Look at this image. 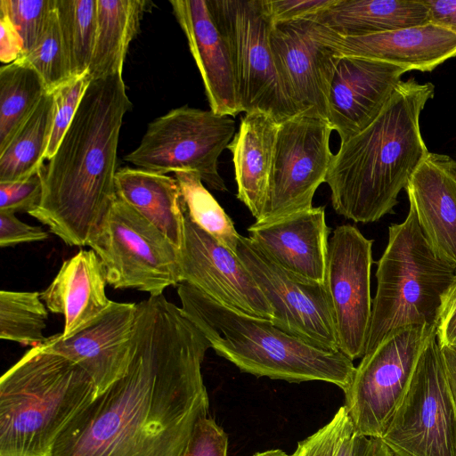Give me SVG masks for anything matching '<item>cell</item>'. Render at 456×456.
Returning <instances> with one entry per match:
<instances>
[{
    "mask_svg": "<svg viewBox=\"0 0 456 456\" xmlns=\"http://www.w3.org/2000/svg\"><path fill=\"white\" fill-rule=\"evenodd\" d=\"M353 428L354 425L343 405L326 425L300 441L290 456H337L344 437Z\"/></svg>",
    "mask_w": 456,
    "mask_h": 456,
    "instance_id": "obj_36",
    "label": "cell"
},
{
    "mask_svg": "<svg viewBox=\"0 0 456 456\" xmlns=\"http://www.w3.org/2000/svg\"><path fill=\"white\" fill-rule=\"evenodd\" d=\"M182 200L191 219L222 245L237 254L240 234L226 212L203 185L200 176L191 171L174 174Z\"/></svg>",
    "mask_w": 456,
    "mask_h": 456,
    "instance_id": "obj_31",
    "label": "cell"
},
{
    "mask_svg": "<svg viewBox=\"0 0 456 456\" xmlns=\"http://www.w3.org/2000/svg\"><path fill=\"white\" fill-rule=\"evenodd\" d=\"M234 134L232 117L184 105L149 123L140 144L124 159L164 175L195 172L210 189L224 191L218 159Z\"/></svg>",
    "mask_w": 456,
    "mask_h": 456,
    "instance_id": "obj_9",
    "label": "cell"
},
{
    "mask_svg": "<svg viewBox=\"0 0 456 456\" xmlns=\"http://www.w3.org/2000/svg\"><path fill=\"white\" fill-rule=\"evenodd\" d=\"M337 456H392V454L381 438L361 435L354 428L344 437Z\"/></svg>",
    "mask_w": 456,
    "mask_h": 456,
    "instance_id": "obj_42",
    "label": "cell"
},
{
    "mask_svg": "<svg viewBox=\"0 0 456 456\" xmlns=\"http://www.w3.org/2000/svg\"><path fill=\"white\" fill-rule=\"evenodd\" d=\"M117 197L159 229L180 250L183 237L182 194L175 177L142 168L116 172Z\"/></svg>",
    "mask_w": 456,
    "mask_h": 456,
    "instance_id": "obj_26",
    "label": "cell"
},
{
    "mask_svg": "<svg viewBox=\"0 0 456 456\" xmlns=\"http://www.w3.org/2000/svg\"><path fill=\"white\" fill-rule=\"evenodd\" d=\"M131 107L122 74L92 80L41 170L42 198L28 214L69 246L87 245L117 198L119 133Z\"/></svg>",
    "mask_w": 456,
    "mask_h": 456,
    "instance_id": "obj_2",
    "label": "cell"
},
{
    "mask_svg": "<svg viewBox=\"0 0 456 456\" xmlns=\"http://www.w3.org/2000/svg\"><path fill=\"white\" fill-rule=\"evenodd\" d=\"M405 190L431 249L456 269V161L429 152Z\"/></svg>",
    "mask_w": 456,
    "mask_h": 456,
    "instance_id": "obj_22",
    "label": "cell"
},
{
    "mask_svg": "<svg viewBox=\"0 0 456 456\" xmlns=\"http://www.w3.org/2000/svg\"><path fill=\"white\" fill-rule=\"evenodd\" d=\"M48 309L39 292L1 290L0 338L32 347L42 345Z\"/></svg>",
    "mask_w": 456,
    "mask_h": 456,
    "instance_id": "obj_30",
    "label": "cell"
},
{
    "mask_svg": "<svg viewBox=\"0 0 456 456\" xmlns=\"http://www.w3.org/2000/svg\"><path fill=\"white\" fill-rule=\"evenodd\" d=\"M436 326H411L363 355L345 394L354 430L381 438L411 381L419 356Z\"/></svg>",
    "mask_w": 456,
    "mask_h": 456,
    "instance_id": "obj_11",
    "label": "cell"
},
{
    "mask_svg": "<svg viewBox=\"0 0 456 456\" xmlns=\"http://www.w3.org/2000/svg\"><path fill=\"white\" fill-rule=\"evenodd\" d=\"M0 61L9 64L24 53V42L9 17L0 12Z\"/></svg>",
    "mask_w": 456,
    "mask_h": 456,
    "instance_id": "obj_43",
    "label": "cell"
},
{
    "mask_svg": "<svg viewBox=\"0 0 456 456\" xmlns=\"http://www.w3.org/2000/svg\"><path fill=\"white\" fill-rule=\"evenodd\" d=\"M91 81L87 71L82 75L72 76L52 91L53 123L45 159H50L57 151Z\"/></svg>",
    "mask_w": 456,
    "mask_h": 456,
    "instance_id": "obj_34",
    "label": "cell"
},
{
    "mask_svg": "<svg viewBox=\"0 0 456 456\" xmlns=\"http://www.w3.org/2000/svg\"><path fill=\"white\" fill-rule=\"evenodd\" d=\"M381 439L392 456H456V411L436 332Z\"/></svg>",
    "mask_w": 456,
    "mask_h": 456,
    "instance_id": "obj_10",
    "label": "cell"
},
{
    "mask_svg": "<svg viewBox=\"0 0 456 456\" xmlns=\"http://www.w3.org/2000/svg\"><path fill=\"white\" fill-rule=\"evenodd\" d=\"M53 123V95L47 92L0 152V183L28 178L42 170Z\"/></svg>",
    "mask_w": 456,
    "mask_h": 456,
    "instance_id": "obj_28",
    "label": "cell"
},
{
    "mask_svg": "<svg viewBox=\"0 0 456 456\" xmlns=\"http://www.w3.org/2000/svg\"><path fill=\"white\" fill-rule=\"evenodd\" d=\"M182 310L211 348L241 372L291 383L323 381L343 391L355 366L341 352L311 346L276 327L271 320L227 307L186 282L178 284Z\"/></svg>",
    "mask_w": 456,
    "mask_h": 456,
    "instance_id": "obj_4",
    "label": "cell"
},
{
    "mask_svg": "<svg viewBox=\"0 0 456 456\" xmlns=\"http://www.w3.org/2000/svg\"><path fill=\"white\" fill-rule=\"evenodd\" d=\"M42 192L41 171L23 180L0 183V213H29L40 203Z\"/></svg>",
    "mask_w": 456,
    "mask_h": 456,
    "instance_id": "obj_37",
    "label": "cell"
},
{
    "mask_svg": "<svg viewBox=\"0 0 456 456\" xmlns=\"http://www.w3.org/2000/svg\"><path fill=\"white\" fill-rule=\"evenodd\" d=\"M455 274L453 266L435 255L410 208L403 222L389 226L378 262L364 355L401 330L436 326L443 295Z\"/></svg>",
    "mask_w": 456,
    "mask_h": 456,
    "instance_id": "obj_6",
    "label": "cell"
},
{
    "mask_svg": "<svg viewBox=\"0 0 456 456\" xmlns=\"http://www.w3.org/2000/svg\"><path fill=\"white\" fill-rule=\"evenodd\" d=\"M72 76L88 71L97 28V0H56Z\"/></svg>",
    "mask_w": 456,
    "mask_h": 456,
    "instance_id": "obj_32",
    "label": "cell"
},
{
    "mask_svg": "<svg viewBox=\"0 0 456 456\" xmlns=\"http://www.w3.org/2000/svg\"><path fill=\"white\" fill-rule=\"evenodd\" d=\"M372 244L351 224L336 227L328 243L324 282L339 351L352 361L364 355L370 323Z\"/></svg>",
    "mask_w": 456,
    "mask_h": 456,
    "instance_id": "obj_14",
    "label": "cell"
},
{
    "mask_svg": "<svg viewBox=\"0 0 456 456\" xmlns=\"http://www.w3.org/2000/svg\"><path fill=\"white\" fill-rule=\"evenodd\" d=\"M237 256L270 303L276 327L315 347L339 351L325 282L289 273L248 237L240 236Z\"/></svg>",
    "mask_w": 456,
    "mask_h": 456,
    "instance_id": "obj_13",
    "label": "cell"
},
{
    "mask_svg": "<svg viewBox=\"0 0 456 456\" xmlns=\"http://www.w3.org/2000/svg\"><path fill=\"white\" fill-rule=\"evenodd\" d=\"M169 3L200 73L210 110L236 117L241 110L233 64L208 0H171Z\"/></svg>",
    "mask_w": 456,
    "mask_h": 456,
    "instance_id": "obj_20",
    "label": "cell"
},
{
    "mask_svg": "<svg viewBox=\"0 0 456 456\" xmlns=\"http://www.w3.org/2000/svg\"><path fill=\"white\" fill-rule=\"evenodd\" d=\"M335 0H261L271 25L307 20L331 5Z\"/></svg>",
    "mask_w": 456,
    "mask_h": 456,
    "instance_id": "obj_39",
    "label": "cell"
},
{
    "mask_svg": "<svg viewBox=\"0 0 456 456\" xmlns=\"http://www.w3.org/2000/svg\"><path fill=\"white\" fill-rule=\"evenodd\" d=\"M446 379L456 411V346H440Z\"/></svg>",
    "mask_w": 456,
    "mask_h": 456,
    "instance_id": "obj_45",
    "label": "cell"
},
{
    "mask_svg": "<svg viewBox=\"0 0 456 456\" xmlns=\"http://www.w3.org/2000/svg\"><path fill=\"white\" fill-rule=\"evenodd\" d=\"M104 267L90 249L64 261L50 285L40 293L48 311L64 316L61 336L69 338L100 316L110 305Z\"/></svg>",
    "mask_w": 456,
    "mask_h": 456,
    "instance_id": "obj_23",
    "label": "cell"
},
{
    "mask_svg": "<svg viewBox=\"0 0 456 456\" xmlns=\"http://www.w3.org/2000/svg\"><path fill=\"white\" fill-rule=\"evenodd\" d=\"M270 43L279 74L298 115L327 120L338 55L315 37L309 20L271 25Z\"/></svg>",
    "mask_w": 456,
    "mask_h": 456,
    "instance_id": "obj_16",
    "label": "cell"
},
{
    "mask_svg": "<svg viewBox=\"0 0 456 456\" xmlns=\"http://www.w3.org/2000/svg\"><path fill=\"white\" fill-rule=\"evenodd\" d=\"M307 20L350 37L424 25L429 14L424 0H335Z\"/></svg>",
    "mask_w": 456,
    "mask_h": 456,
    "instance_id": "obj_25",
    "label": "cell"
},
{
    "mask_svg": "<svg viewBox=\"0 0 456 456\" xmlns=\"http://www.w3.org/2000/svg\"><path fill=\"white\" fill-rule=\"evenodd\" d=\"M279 123L263 112L245 113L227 149L232 155L237 198L256 221L264 210Z\"/></svg>",
    "mask_w": 456,
    "mask_h": 456,
    "instance_id": "obj_24",
    "label": "cell"
},
{
    "mask_svg": "<svg viewBox=\"0 0 456 456\" xmlns=\"http://www.w3.org/2000/svg\"><path fill=\"white\" fill-rule=\"evenodd\" d=\"M48 232L40 226H32L19 220L15 215L0 213V246H15L24 242L43 241Z\"/></svg>",
    "mask_w": 456,
    "mask_h": 456,
    "instance_id": "obj_40",
    "label": "cell"
},
{
    "mask_svg": "<svg viewBox=\"0 0 456 456\" xmlns=\"http://www.w3.org/2000/svg\"><path fill=\"white\" fill-rule=\"evenodd\" d=\"M210 343L163 295L137 304L126 374L86 405L51 456H182L209 416L201 365Z\"/></svg>",
    "mask_w": 456,
    "mask_h": 456,
    "instance_id": "obj_1",
    "label": "cell"
},
{
    "mask_svg": "<svg viewBox=\"0 0 456 456\" xmlns=\"http://www.w3.org/2000/svg\"><path fill=\"white\" fill-rule=\"evenodd\" d=\"M228 436L211 417L195 425L182 456H227Z\"/></svg>",
    "mask_w": 456,
    "mask_h": 456,
    "instance_id": "obj_38",
    "label": "cell"
},
{
    "mask_svg": "<svg viewBox=\"0 0 456 456\" xmlns=\"http://www.w3.org/2000/svg\"><path fill=\"white\" fill-rule=\"evenodd\" d=\"M181 282L240 313L271 320L273 308L237 254L196 224L183 207Z\"/></svg>",
    "mask_w": 456,
    "mask_h": 456,
    "instance_id": "obj_15",
    "label": "cell"
},
{
    "mask_svg": "<svg viewBox=\"0 0 456 456\" xmlns=\"http://www.w3.org/2000/svg\"><path fill=\"white\" fill-rule=\"evenodd\" d=\"M333 129L322 118L296 115L279 123L269 189L256 223L265 224L313 208L334 154Z\"/></svg>",
    "mask_w": 456,
    "mask_h": 456,
    "instance_id": "obj_12",
    "label": "cell"
},
{
    "mask_svg": "<svg viewBox=\"0 0 456 456\" xmlns=\"http://www.w3.org/2000/svg\"><path fill=\"white\" fill-rule=\"evenodd\" d=\"M232 57L241 112H263L281 123L296 115L270 43L261 0H208Z\"/></svg>",
    "mask_w": 456,
    "mask_h": 456,
    "instance_id": "obj_7",
    "label": "cell"
},
{
    "mask_svg": "<svg viewBox=\"0 0 456 456\" xmlns=\"http://www.w3.org/2000/svg\"><path fill=\"white\" fill-rule=\"evenodd\" d=\"M18 61L31 66L38 72L48 92H52L72 77L56 0L42 34Z\"/></svg>",
    "mask_w": 456,
    "mask_h": 456,
    "instance_id": "obj_33",
    "label": "cell"
},
{
    "mask_svg": "<svg viewBox=\"0 0 456 456\" xmlns=\"http://www.w3.org/2000/svg\"><path fill=\"white\" fill-rule=\"evenodd\" d=\"M253 456H290L280 449L267 450L262 452H257Z\"/></svg>",
    "mask_w": 456,
    "mask_h": 456,
    "instance_id": "obj_46",
    "label": "cell"
},
{
    "mask_svg": "<svg viewBox=\"0 0 456 456\" xmlns=\"http://www.w3.org/2000/svg\"><path fill=\"white\" fill-rule=\"evenodd\" d=\"M86 246L96 253L107 283L115 289L157 297L181 283L180 250L118 197Z\"/></svg>",
    "mask_w": 456,
    "mask_h": 456,
    "instance_id": "obj_8",
    "label": "cell"
},
{
    "mask_svg": "<svg viewBox=\"0 0 456 456\" xmlns=\"http://www.w3.org/2000/svg\"><path fill=\"white\" fill-rule=\"evenodd\" d=\"M315 37L338 55L357 56L419 71H431L456 57V35L432 24L344 37L312 21Z\"/></svg>",
    "mask_w": 456,
    "mask_h": 456,
    "instance_id": "obj_19",
    "label": "cell"
},
{
    "mask_svg": "<svg viewBox=\"0 0 456 456\" xmlns=\"http://www.w3.org/2000/svg\"><path fill=\"white\" fill-rule=\"evenodd\" d=\"M145 0H97V28L88 74L92 80L122 74L131 41L149 10Z\"/></svg>",
    "mask_w": 456,
    "mask_h": 456,
    "instance_id": "obj_27",
    "label": "cell"
},
{
    "mask_svg": "<svg viewBox=\"0 0 456 456\" xmlns=\"http://www.w3.org/2000/svg\"><path fill=\"white\" fill-rule=\"evenodd\" d=\"M136 313L137 304L111 301L100 316L72 336L55 334L42 346L79 365L94 381L97 396L127 370Z\"/></svg>",
    "mask_w": 456,
    "mask_h": 456,
    "instance_id": "obj_17",
    "label": "cell"
},
{
    "mask_svg": "<svg viewBox=\"0 0 456 456\" xmlns=\"http://www.w3.org/2000/svg\"><path fill=\"white\" fill-rule=\"evenodd\" d=\"M337 55L327 121L345 141L374 120L410 70L377 60Z\"/></svg>",
    "mask_w": 456,
    "mask_h": 456,
    "instance_id": "obj_18",
    "label": "cell"
},
{
    "mask_svg": "<svg viewBox=\"0 0 456 456\" xmlns=\"http://www.w3.org/2000/svg\"><path fill=\"white\" fill-rule=\"evenodd\" d=\"M90 376L42 345L0 379V456H51L73 418L94 397Z\"/></svg>",
    "mask_w": 456,
    "mask_h": 456,
    "instance_id": "obj_5",
    "label": "cell"
},
{
    "mask_svg": "<svg viewBox=\"0 0 456 456\" xmlns=\"http://www.w3.org/2000/svg\"><path fill=\"white\" fill-rule=\"evenodd\" d=\"M38 72L15 61L0 69V152L47 93Z\"/></svg>",
    "mask_w": 456,
    "mask_h": 456,
    "instance_id": "obj_29",
    "label": "cell"
},
{
    "mask_svg": "<svg viewBox=\"0 0 456 456\" xmlns=\"http://www.w3.org/2000/svg\"><path fill=\"white\" fill-rule=\"evenodd\" d=\"M435 86L401 80L374 120L340 141L326 177L337 214L372 223L392 213L398 195L429 153L419 118Z\"/></svg>",
    "mask_w": 456,
    "mask_h": 456,
    "instance_id": "obj_3",
    "label": "cell"
},
{
    "mask_svg": "<svg viewBox=\"0 0 456 456\" xmlns=\"http://www.w3.org/2000/svg\"><path fill=\"white\" fill-rule=\"evenodd\" d=\"M248 238L297 277L324 282L330 229L324 207H313L265 224L254 223Z\"/></svg>",
    "mask_w": 456,
    "mask_h": 456,
    "instance_id": "obj_21",
    "label": "cell"
},
{
    "mask_svg": "<svg viewBox=\"0 0 456 456\" xmlns=\"http://www.w3.org/2000/svg\"><path fill=\"white\" fill-rule=\"evenodd\" d=\"M429 23L443 27L456 35V0H424Z\"/></svg>",
    "mask_w": 456,
    "mask_h": 456,
    "instance_id": "obj_44",
    "label": "cell"
},
{
    "mask_svg": "<svg viewBox=\"0 0 456 456\" xmlns=\"http://www.w3.org/2000/svg\"><path fill=\"white\" fill-rule=\"evenodd\" d=\"M436 338L440 346H456V274L441 300Z\"/></svg>",
    "mask_w": 456,
    "mask_h": 456,
    "instance_id": "obj_41",
    "label": "cell"
},
{
    "mask_svg": "<svg viewBox=\"0 0 456 456\" xmlns=\"http://www.w3.org/2000/svg\"><path fill=\"white\" fill-rule=\"evenodd\" d=\"M54 4L55 0L0 1V12L9 17L23 39L24 53L42 34Z\"/></svg>",
    "mask_w": 456,
    "mask_h": 456,
    "instance_id": "obj_35",
    "label": "cell"
}]
</instances>
